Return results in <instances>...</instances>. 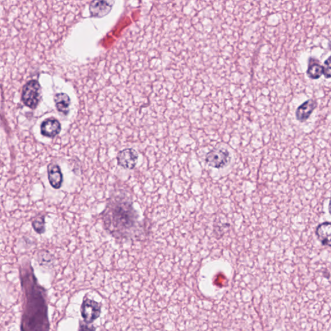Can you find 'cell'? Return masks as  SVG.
<instances>
[{"label": "cell", "instance_id": "cell-4", "mask_svg": "<svg viewBox=\"0 0 331 331\" xmlns=\"http://www.w3.org/2000/svg\"><path fill=\"white\" fill-rule=\"evenodd\" d=\"M205 161L210 167L223 168L230 163V154L224 148H214L206 155Z\"/></svg>", "mask_w": 331, "mask_h": 331}, {"label": "cell", "instance_id": "cell-5", "mask_svg": "<svg viewBox=\"0 0 331 331\" xmlns=\"http://www.w3.org/2000/svg\"><path fill=\"white\" fill-rule=\"evenodd\" d=\"M101 313V305L96 301L86 299L82 302L81 307V315L84 319L85 323L90 324L93 323L99 318Z\"/></svg>", "mask_w": 331, "mask_h": 331}, {"label": "cell", "instance_id": "cell-12", "mask_svg": "<svg viewBox=\"0 0 331 331\" xmlns=\"http://www.w3.org/2000/svg\"><path fill=\"white\" fill-rule=\"evenodd\" d=\"M54 101L57 110L65 115H68L71 104V99L68 94L64 92L57 93L55 96Z\"/></svg>", "mask_w": 331, "mask_h": 331}, {"label": "cell", "instance_id": "cell-13", "mask_svg": "<svg viewBox=\"0 0 331 331\" xmlns=\"http://www.w3.org/2000/svg\"><path fill=\"white\" fill-rule=\"evenodd\" d=\"M307 75L312 80L318 79L323 74V66L318 64L311 65L308 68Z\"/></svg>", "mask_w": 331, "mask_h": 331}, {"label": "cell", "instance_id": "cell-2", "mask_svg": "<svg viewBox=\"0 0 331 331\" xmlns=\"http://www.w3.org/2000/svg\"><path fill=\"white\" fill-rule=\"evenodd\" d=\"M104 227L116 240L135 238L140 229L138 215L127 192L119 190L111 195L102 213Z\"/></svg>", "mask_w": 331, "mask_h": 331}, {"label": "cell", "instance_id": "cell-14", "mask_svg": "<svg viewBox=\"0 0 331 331\" xmlns=\"http://www.w3.org/2000/svg\"><path fill=\"white\" fill-rule=\"evenodd\" d=\"M34 230L39 234H41L45 231V216H40L35 217L32 223Z\"/></svg>", "mask_w": 331, "mask_h": 331}, {"label": "cell", "instance_id": "cell-8", "mask_svg": "<svg viewBox=\"0 0 331 331\" xmlns=\"http://www.w3.org/2000/svg\"><path fill=\"white\" fill-rule=\"evenodd\" d=\"M62 130L60 122L55 118H49L43 120L40 126L41 135L47 137H55Z\"/></svg>", "mask_w": 331, "mask_h": 331}, {"label": "cell", "instance_id": "cell-9", "mask_svg": "<svg viewBox=\"0 0 331 331\" xmlns=\"http://www.w3.org/2000/svg\"><path fill=\"white\" fill-rule=\"evenodd\" d=\"M48 179L51 186L55 189H59L63 182V175L60 166L55 163H51L48 166Z\"/></svg>", "mask_w": 331, "mask_h": 331}, {"label": "cell", "instance_id": "cell-10", "mask_svg": "<svg viewBox=\"0 0 331 331\" xmlns=\"http://www.w3.org/2000/svg\"><path fill=\"white\" fill-rule=\"evenodd\" d=\"M317 106L316 101L310 99L299 106L296 112V119L301 122L306 121L309 119Z\"/></svg>", "mask_w": 331, "mask_h": 331}, {"label": "cell", "instance_id": "cell-6", "mask_svg": "<svg viewBox=\"0 0 331 331\" xmlns=\"http://www.w3.org/2000/svg\"><path fill=\"white\" fill-rule=\"evenodd\" d=\"M115 0H93L89 5V13L91 17H105L112 11Z\"/></svg>", "mask_w": 331, "mask_h": 331}, {"label": "cell", "instance_id": "cell-1", "mask_svg": "<svg viewBox=\"0 0 331 331\" xmlns=\"http://www.w3.org/2000/svg\"><path fill=\"white\" fill-rule=\"evenodd\" d=\"M20 271L21 283L25 298L21 329L50 330L45 289L38 283L30 263L24 264Z\"/></svg>", "mask_w": 331, "mask_h": 331}, {"label": "cell", "instance_id": "cell-16", "mask_svg": "<svg viewBox=\"0 0 331 331\" xmlns=\"http://www.w3.org/2000/svg\"><path fill=\"white\" fill-rule=\"evenodd\" d=\"M328 212H329L330 214L331 215V199L330 200L329 204H328Z\"/></svg>", "mask_w": 331, "mask_h": 331}, {"label": "cell", "instance_id": "cell-11", "mask_svg": "<svg viewBox=\"0 0 331 331\" xmlns=\"http://www.w3.org/2000/svg\"><path fill=\"white\" fill-rule=\"evenodd\" d=\"M316 235L324 246L331 247V222H325L318 225Z\"/></svg>", "mask_w": 331, "mask_h": 331}, {"label": "cell", "instance_id": "cell-15", "mask_svg": "<svg viewBox=\"0 0 331 331\" xmlns=\"http://www.w3.org/2000/svg\"><path fill=\"white\" fill-rule=\"evenodd\" d=\"M323 75L326 78H331V57L324 62Z\"/></svg>", "mask_w": 331, "mask_h": 331}, {"label": "cell", "instance_id": "cell-3", "mask_svg": "<svg viewBox=\"0 0 331 331\" xmlns=\"http://www.w3.org/2000/svg\"><path fill=\"white\" fill-rule=\"evenodd\" d=\"M41 99V88L40 83L32 80L26 83L23 87L22 101L27 107L35 109Z\"/></svg>", "mask_w": 331, "mask_h": 331}, {"label": "cell", "instance_id": "cell-7", "mask_svg": "<svg viewBox=\"0 0 331 331\" xmlns=\"http://www.w3.org/2000/svg\"><path fill=\"white\" fill-rule=\"evenodd\" d=\"M138 153L133 148H126L119 153L117 156L118 164L126 170H133L137 164Z\"/></svg>", "mask_w": 331, "mask_h": 331}]
</instances>
